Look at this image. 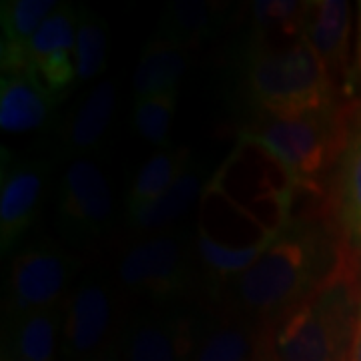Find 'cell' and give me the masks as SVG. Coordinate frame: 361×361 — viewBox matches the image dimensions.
<instances>
[{
    "label": "cell",
    "mask_w": 361,
    "mask_h": 361,
    "mask_svg": "<svg viewBox=\"0 0 361 361\" xmlns=\"http://www.w3.org/2000/svg\"><path fill=\"white\" fill-rule=\"evenodd\" d=\"M2 361H13V360H11V357H8V355H6V351L2 353Z\"/></svg>",
    "instance_id": "cell-29"
},
{
    "label": "cell",
    "mask_w": 361,
    "mask_h": 361,
    "mask_svg": "<svg viewBox=\"0 0 361 361\" xmlns=\"http://www.w3.org/2000/svg\"><path fill=\"white\" fill-rule=\"evenodd\" d=\"M259 337V323L211 307L199 315L191 361H257Z\"/></svg>",
    "instance_id": "cell-15"
},
{
    "label": "cell",
    "mask_w": 361,
    "mask_h": 361,
    "mask_svg": "<svg viewBox=\"0 0 361 361\" xmlns=\"http://www.w3.org/2000/svg\"><path fill=\"white\" fill-rule=\"evenodd\" d=\"M195 253L189 235L180 229L149 235L121 257L116 285L147 305H187L197 283Z\"/></svg>",
    "instance_id": "cell-5"
},
{
    "label": "cell",
    "mask_w": 361,
    "mask_h": 361,
    "mask_svg": "<svg viewBox=\"0 0 361 361\" xmlns=\"http://www.w3.org/2000/svg\"><path fill=\"white\" fill-rule=\"evenodd\" d=\"M63 353L68 360L104 355L121 329V287L103 273L87 275L66 297Z\"/></svg>",
    "instance_id": "cell-8"
},
{
    "label": "cell",
    "mask_w": 361,
    "mask_h": 361,
    "mask_svg": "<svg viewBox=\"0 0 361 361\" xmlns=\"http://www.w3.org/2000/svg\"><path fill=\"white\" fill-rule=\"evenodd\" d=\"M360 267L339 269L293 307L261 325L257 361H348L360 311Z\"/></svg>",
    "instance_id": "cell-3"
},
{
    "label": "cell",
    "mask_w": 361,
    "mask_h": 361,
    "mask_svg": "<svg viewBox=\"0 0 361 361\" xmlns=\"http://www.w3.org/2000/svg\"><path fill=\"white\" fill-rule=\"evenodd\" d=\"M279 161L297 187L319 189L327 169L337 165L348 137V116L337 109L305 116H255L241 133Z\"/></svg>",
    "instance_id": "cell-4"
},
{
    "label": "cell",
    "mask_w": 361,
    "mask_h": 361,
    "mask_svg": "<svg viewBox=\"0 0 361 361\" xmlns=\"http://www.w3.org/2000/svg\"><path fill=\"white\" fill-rule=\"evenodd\" d=\"M51 165L40 155L2 149L0 163V253L6 257L23 241L39 215Z\"/></svg>",
    "instance_id": "cell-10"
},
{
    "label": "cell",
    "mask_w": 361,
    "mask_h": 361,
    "mask_svg": "<svg viewBox=\"0 0 361 361\" xmlns=\"http://www.w3.org/2000/svg\"><path fill=\"white\" fill-rule=\"evenodd\" d=\"M65 303L54 310H44L18 317L11 323V360L54 361L56 337L63 327Z\"/></svg>",
    "instance_id": "cell-22"
},
{
    "label": "cell",
    "mask_w": 361,
    "mask_h": 361,
    "mask_svg": "<svg viewBox=\"0 0 361 361\" xmlns=\"http://www.w3.org/2000/svg\"><path fill=\"white\" fill-rule=\"evenodd\" d=\"M237 89L255 116H305L337 109L336 77L307 40L245 37L235 54Z\"/></svg>",
    "instance_id": "cell-2"
},
{
    "label": "cell",
    "mask_w": 361,
    "mask_h": 361,
    "mask_svg": "<svg viewBox=\"0 0 361 361\" xmlns=\"http://www.w3.org/2000/svg\"><path fill=\"white\" fill-rule=\"evenodd\" d=\"M231 4L215 0H171L157 23L155 39L193 51L215 39L227 23Z\"/></svg>",
    "instance_id": "cell-17"
},
{
    "label": "cell",
    "mask_w": 361,
    "mask_h": 361,
    "mask_svg": "<svg viewBox=\"0 0 361 361\" xmlns=\"http://www.w3.org/2000/svg\"><path fill=\"white\" fill-rule=\"evenodd\" d=\"M78 257L65 245L42 239L11 261L4 281L2 313L14 322L30 313L61 307L71 295Z\"/></svg>",
    "instance_id": "cell-7"
},
{
    "label": "cell",
    "mask_w": 361,
    "mask_h": 361,
    "mask_svg": "<svg viewBox=\"0 0 361 361\" xmlns=\"http://www.w3.org/2000/svg\"><path fill=\"white\" fill-rule=\"evenodd\" d=\"M59 6L56 0H4L0 4L2 44L28 49L30 39Z\"/></svg>",
    "instance_id": "cell-25"
},
{
    "label": "cell",
    "mask_w": 361,
    "mask_h": 361,
    "mask_svg": "<svg viewBox=\"0 0 361 361\" xmlns=\"http://www.w3.org/2000/svg\"><path fill=\"white\" fill-rule=\"evenodd\" d=\"M199 315L189 305H145L123 327L125 361H191Z\"/></svg>",
    "instance_id": "cell-9"
},
{
    "label": "cell",
    "mask_w": 361,
    "mask_h": 361,
    "mask_svg": "<svg viewBox=\"0 0 361 361\" xmlns=\"http://www.w3.org/2000/svg\"><path fill=\"white\" fill-rule=\"evenodd\" d=\"M310 2L257 0L247 4V37L263 40H295L303 37Z\"/></svg>",
    "instance_id": "cell-23"
},
{
    "label": "cell",
    "mask_w": 361,
    "mask_h": 361,
    "mask_svg": "<svg viewBox=\"0 0 361 361\" xmlns=\"http://www.w3.org/2000/svg\"><path fill=\"white\" fill-rule=\"evenodd\" d=\"M85 361H115V357H113V353H104V355H99V357H92V360Z\"/></svg>",
    "instance_id": "cell-28"
},
{
    "label": "cell",
    "mask_w": 361,
    "mask_h": 361,
    "mask_svg": "<svg viewBox=\"0 0 361 361\" xmlns=\"http://www.w3.org/2000/svg\"><path fill=\"white\" fill-rule=\"evenodd\" d=\"M177 99H179V90L135 99L133 129L137 130L142 141L159 149L169 147V130L177 111Z\"/></svg>",
    "instance_id": "cell-26"
},
{
    "label": "cell",
    "mask_w": 361,
    "mask_h": 361,
    "mask_svg": "<svg viewBox=\"0 0 361 361\" xmlns=\"http://www.w3.org/2000/svg\"><path fill=\"white\" fill-rule=\"evenodd\" d=\"M109 56V25L101 14L90 6H78L77 25V61L78 82L97 78L106 66Z\"/></svg>",
    "instance_id": "cell-24"
},
{
    "label": "cell",
    "mask_w": 361,
    "mask_h": 361,
    "mask_svg": "<svg viewBox=\"0 0 361 361\" xmlns=\"http://www.w3.org/2000/svg\"><path fill=\"white\" fill-rule=\"evenodd\" d=\"M211 183L209 169L203 161L195 159L180 173L177 180L169 187L161 197H157L153 203L137 211L135 215L127 217L130 229L139 235H155L167 231L175 221H179L189 207L197 201V197Z\"/></svg>",
    "instance_id": "cell-18"
},
{
    "label": "cell",
    "mask_w": 361,
    "mask_h": 361,
    "mask_svg": "<svg viewBox=\"0 0 361 361\" xmlns=\"http://www.w3.org/2000/svg\"><path fill=\"white\" fill-rule=\"evenodd\" d=\"M191 56L187 49L153 37L142 47L139 65L133 75L135 99L179 90L180 78L185 77Z\"/></svg>",
    "instance_id": "cell-20"
},
{
    "label": "cell",
    "mask_w": 361,
    "mask_h": 361,
    "mask_svg": "<svg viewBox=\"0 0 361 361\" xmlns=\"http://www.w3.org/2000/svg\"><path fill=\"white\" fill-rule=\"evenodd\" d=\"M336 169L334 225L345 253L361 269V106L348 116V137Z\"/></svg>",
    "instance_id": "cell-12"
},
{
    "label": "cell",
    "mask_w": 361,
    "mask_h": 361,
    "mask_svg": "<svg viewBox=\"0 0 361 361\" xmlns=\"http://www.w3.org/2000/svg\"><path fill=\"white\" fill-rule=\"evenodd\" d=\"M351 13V4L343 0H313L303 23V39L322 56L336 80L349 75Z\"/></svg>",
    "instance_id": "cell-16"
},
{
    "label": "cell",
    "mask_w": 361,
    "mask_h": 361,
    "mask_svg": "<svg viewBox=\"0 0 361 361\" xmlns=\"http://www.w3.org/2000/svg\"><path fill=\"white\" fill-rule=\"evenodd\" d=\"M56 227L68 251H89L106 239L115 225V199L101 165L75 159L56 191Z\"/></svg>",
    "instance_id": "cell-6"
},
{
    "label": "cell",
    "mask_w": 361,
    "mask_h": 361,
    "mask_svg": "<svg viewBox=\"0 0 361 361\" xmlns=\"http://www.w3.org/2000/svg\"><path fill=\"white\" fill-rule=\"evenodd\" d=\"M348 361H361V303L360 311H357V322H355V331H353V339H351Z\"/></svg>",
    "instance_id": "cell-27"
},
{
    "label": "cell",
    "mask_w": 361,
    "mask_h": 361,
    "mask_svg": "<svg viewBox=\"0 0 361 361\" xmlns=\"http://www.w3.org/2000/svg\"><path fill=\"white\" fill-rule=\"evenodd\" d=\"M345 255L336 225L322 213L291 215L257 263L211 297V303L263 325L319 289Z\"/></svg>",
    "instance_id": "cell-1"
},
{
    "label": "cell",
    "mask_w": 361,
    "mask_h": 361,
    "mask_svg": "<svg viewBox=\"0 0 361 361\" xmlns=\"http://www.w3.org/2000/svg\"><path fill=\"white\" fill-rule=\"evenodd\" d=\"M277 233H279V229L263 235L261 239L253 241V243L231 247L215 241L207 233L205 227L201 225L195 233V251H197L199 261L203 263L201 267L205 273V287L209 299L217 295L221 289L229 281H233L235 277H239L247 269H251L257 263V259L269 249Z\"/></svg>",
    "instance_id": "cell-19"
},
{
    "label": "cell",
    "mask_w": 361,
    "mask_h": 361,
    "mask_svg": "<svg viewBox=\"0 0 361 361\" xmlns=\"http://www.w3.org/2000/svg\"><path fill=\"white\" fill-rule=\"evenodd\" d=\"M77 25L78 6L61 2L28 42L30 66L56 103L66 99L78 85L75 61Z\"/></svg>",
    "instance_id": "cell-11"
},
{
    "label": "cell",
    "mask_w": 361,
    "mask_h": 361,
    "mask_svg": "<svg viewBox=\"0 0 361 361\" xmlns=\"http://www.w3.org/2000/svg\"><path fill=\"white\" fill-rule=\"evenodd\" d=\"M191 161H193V153L189 149L173 147V145L161 149L157 155L151 157L137 173L127 193V201H125L127 217L135 215L137 211L145 209L157 197L165 193Z\"/></svg>",
    "instance_id": "cell-21"
},
{
    "label": "cell",
    "mask_w": 361,
    "mask_h": 361,
    "mask_svg": "<svg viewBox=\"0 0 361 361\" xmlns=\"http://www.w3.org/2000/svg\"><path fill=\"white\" fill-rule=\"evenodd\" d=\"M56 101L28 65L0 75V129L13 135L47 130L54 123Z\"/></svg>",
    "instance_id": "cell-13"
},
{
    "label": "cell",
    "mask_w": 361,
    "mask_h": 361,
    "mask_svg": "<svg viewBox=\"0 0 361 361\" xmlns=\"http://www.w3.org/2000/svg\"><path fill=\"white\" fill-rule=\"evenodd\" d=\"M116 87L113 80H101L75 104L59 130L61 153L66 159H89L101 149L115 115Z\"/></svg>",
    "instance_id": "cell-14"
}]
</instances>
